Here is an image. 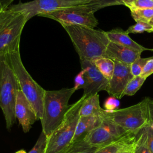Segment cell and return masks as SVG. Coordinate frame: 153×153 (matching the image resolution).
Segmentation results:
<instances>
[{"label":"cell","mask_w":153,"mask_h":153,"mask_svg":"<svg viewBox=\"0 0 153 153\" xmlns=\"http://www.w3.org/2000/svg\"><path fill=\"white\" fill-rule=\"evenodd\" d=\"M91 61L106 79L109 80L112 78L114 70V60L102 56L97 57Z\"/></svg>","instance_id":"d6986e66"},{"label":"cell","mask_w":153,"mask_h":153,"mask_svg":"<svg viewBox=\"0 0 153 153\" xmlns=\"http://www.w3.org/2000/svg\"><path fill=\"white\" fill-rule=\"evenodd\" d=\"M19 89L17 79L6 56L0 55V108L8 130L11 129L16 120L15 105Z\"/></svg>","instance_id":"277c9868"},{"label":"cell","mask_w":153,"mask_h":153,"mask_svg":"<svg viewBox=\"0 0 153 153\" xmlns=\"http://www.w3.org/2000/svg\"><path fill=\"white\" fill-rule=\"evenodd\" d=\"M102 119V114L100 115L80 117L76 125L72 143L80 139H82L88 132L99 126Z\"/></svg>","instance_id":"e0dca14e"},{"label":"cell","mask_w":153,"mask_h":153,"mask_svg":"<svg viewBox=\"0 0 153 153\" xmlns=\"http://www.w3.org/2000/svg\"><path fill=\"white\" fill-rule=\"evenodd\" d=\"M144 32H153V27L148 23L137 22L135 25L130 26L126 30L128 34L130 33H137Z\"/></svg>","instance_id":"4316f807"},{"label":"cell","mask_w":153,"mask_h":153,"mask_svg":"<svg viewBox=\"0 0 153 153\" xmlns=\"http://www.w3.org/2000/svg\"><path fill=\"white\" fill-rule=\"evenodd\" d=\"M106 34L111 42L132 48L140 53L145 50H152L151 49L145 48L141 45L136 42L129 36L126 31L123 30L121 28L118 27L106 32Z\"/></svg>","instance_id":"2e32d148"},{"label":"cell","mask_w":153,"mask_h":153,"mask_svg":"<svg viewBox=\"0 0 153 153\" xmlns=\"http://www.w3.org/2000/svg\"><path fill=\"white\" fill-rule=\"evenodd\" d=\"M131 153H133V151H132Z\"/></svg>","instance_id":"f35d334b"},{"label":"cell","mask_w":153,"mask_h":153,"mask_svg":"<svg viewBox=\"0 0 153 153\" xmlns=\"http://www.w3.org/2000/svg\"><path fill=\"white\" fill-rule=\"evenodd\" d=\"M131 15L133 19L137 22L148 23L153 17V9H137L131 10Z\"/></svg>","instance_id":"cb8c5ba5"},{"label":"cell","mask_w":153,"mask_h":153,"mask_svg":"<svg viewBox=\"0 0 153 153\" xmlns=\"http://www.w3.org/2000/svg\"><path fill=\"white\" fill-rule=\"evenodd\" d=\"M148 98V126L153 130V99Z\"/></svg>","instance_id":"4dcf8cb0"},{"label":"cell","mask_w":153,"mask_h":153,"mask_svg":"<svg viewBox=\"0 0 153 153\" xmlns=\"http://www.w3.org/2000/svg\"><path fill=\"white\" fill-rule=\"evenodd\" d=\"M15 153H26V151H24V150H19V151L16 152Z\"/></svg>","instance_id":"e575fe53"},{"label":"cell","mask_w":153,"mask_h":153,"mask_svg":"<svg viewBox=\"0 0 153 153\" xmlns=\"http://www.w3.org/2000/svg\"><path fill=\"white\" fill-rule=\"evenodd\" d=\"M123 4L130 10L137 9H153V0H122Z\"/></svg>","instance_id":"d4e9b609"},{"label":"cell","mask_w":153,"mask_h":153,"mask_svg":"<svg viewBox=\"0 0 153 153\" xmlns=\"http://www.w3.org/2000/svg\"><path fill=\"white\" fill-rule=\"evenodd\" d=\"M136 134L127 133L120 139L100 147L95 153H121L131 150L134 148Z\"/></svg>","instance_id":"9a60e30c"},{"label":"cell","mask_w":153,"mask_h":153,"mask_svg":"<svg viewBox=\"0 0 153 153\" xmlns=\"http://www.w3.org/2000/svg\"><path fill=\"white\" fill-rule=\"evenodd\" d=\"M119 105L120 102L117 98L113 96H110L106 99L104 103L105 110L107 111H112L118 109L117 108L119 106Z\"/></svg>","instance_id":"f1b7e54d"},{"label":"cell","mask_w":153,"mask_h":153,"mask_svg":"<svg viewBox=\"0 0 153 153\" xmlns=\"http://www.w3.org/2000/svg\"><path fill=\"white\" fill-rule=\"evenodd\" d=\"M114 62V70L112 78L109 80L106 91L111 96L121 99L127 84L134 76L131 72L130 66L116 60Z\"/></svg>","instance_id":"7c38bea8"},{"label":"cell","mask_w":153,"mask_h":153,"mask_svg":"<svg viewBox=\"0 0 153 153\" xmlns=\"http://www.w3.org/2000/svg\"><path fill=\"white\" fill-rule=\"evenodd\" d=\"M2 10V7H1V0H0V11H1Z\"/></svg>","instance_id":"74e56055"},{"label":"cell","mask_w":153,"mask_h":153,"mask_svg":"<svg viewBox=\"0 0 153 153\" xmlns=\"http://www.w3.org/2000/svg\"><path fill=\"white\" fill-rule=\"evenodd\" d=\"M68 34L79 60L91 61L103 57L110 42L106 32L84 26H62Z\"/></svg>","instance_id":"6da1fadb"},{"label":"cell","mask_w":153,"mask_h":153,"mask_svg":"<svg viewBox=\"0 0 153 153\" xmlns=\"http://www.w3.org/2000/svg\"><path fill=\"white\" fill-rule=\"evenodd\" d=\"M86 97L82 95L69 106L62 123L47 138L45 153H63L71 146L80 117V108Z\"/></svg>","instance_id":"5b68a950"},{"label":"cell","mask_w":153,"mask_h":153,"mask_svg":"<svg viewBox=\"0 0 153 153\" xmlns=\"http://www.w3.org/2000/svg\"><path fill=\"white\" fill-rule=\"evenodd\" d=\"M152 74H153V57H152L146 62L140 75L142 77L146 78Z\"/></svg>","instance_id":"f546056e"},{"label":"cell","mask_w":153,"mask_h":153,"mask_svg":"<svg viewBox=\"0 0 153 153\" xmlns=\"http://www.w3.org/2000/svg\"><path fill=\"white\" fill-rule=\"evenodd\" d=\"M133 153H151L148 146L147 134L145 127L136 134Z\"/></svg>","instance_id":"ffe728a7"},{"label":"cell","mask_w":153,"mask_h":153,"mask_svg":"<svg viewBox=\"0 0 153 153\" xmlns=\"http://www.w3.org/2000/svg\"><path fill=\"white\" fill-rule=\"evenodd\" d=\"M79 62L81 69L84 71L83 95L87 97L100 91H106L109 80L100 73L92 61L79 60Z\"/></svg>","instance_id":"8fae6325"},{"label":"cell","mask_w":153,"mask_h":153,"mask_svg":"<svg viewBox=\"0 0 153 153\" xmlns=\"http://www.w3.org/2000/svg\"><path fill=\"white\" fill-rule=\"evenodd\" d=\"M102 118L100 125L88 132L82 138L84 143L90 147L105 146L129 133L117 124L103 117Z\"/></svg>","instance_id":"30bf717a"},{"label":"cell","mask_w":153,"mask_h":153,"mask_svg":"<svg viewBox=\"0 0 153 153\" xmlns=\"http://www.w3.org/2000/svg\"><path fill=\"white\" fill-rule=\"evenodd\" d=\"M133 151V149H131V150H130V151H124V152H122L121 153H131L132 151Z\"/></svg>","instance_id":"8d00e7d4"},{"label":"cell","mask_w":153,"mask_h":153,"mask_svg":"<svg viewBox=\"0 0 153 153\" xmlns=\"http://www.w3.org/2000/svg\"><path fill=\"white\" fill-rule=\"evenodd\" d=\"M91 0H33L11 4L7 8L23 13L28 20L35 16L55 10L77 6H86Z\"/></svg>","instance_id":"ba28073f"},{"label":"cell","mask_w":153,"mask_h":153,"mask_svg":"<svg viewBox=\"0 0 153 153\" xmlns=\"http://www.w3.org/2000/svg\"><path fill=\"white\" fill-rule=\"evenodd\" d=\"M76 91L74 87L45 90L42 131L47 138L60 126L69 108L68 102Z\"/></svg>","instance_id":"7a4b0ae2"},{"label":"cell","mask_w":153,"mask_h":153,"mask_svg":"<svg viewBox=\"0 0 153 153\" xmlns=\"http://www.w3.org/2000/svg\"><path fill=\"white\" fill-rule=\"evenodd\" d=\"M146 78L141 76L140 75L134 76L127 84L124 92L123 97L125 95L133 96L140 88Z\"/></svg>","instance_id":"7402d4cb"},{"label":"cell","mask_w":153,"mask_h":153,"mask_svg":"<svg viewBox=\"0 0 153 153\" xmlns=\"http://www.w3.org/2000/svg\"><path fill=\"white\" fill-rule=\"evenodd\" d=\"M123 5L122 0H91L90 3L86 7L93 13L109 6Z\"/></svg>","instance_id":"603a6c76"},{"label":"cell","mask_w":153,"mask_h":153,"mask_svg":"<svg viewBox=\"0 0 153 153\" xmlns=\"http://www.w3.org/2000/svg\"><path fill=\"white\" fill-rule=\"evenodd\" d=\"M15 115L16 119L19 120V124L25 133H27L34 123L38 120L33 107L26 99L20 89L19 90L17 95Z\"/></svg>","instance_id":"4fadbf2b"},{"label":"cell","mask_w":153,"mask_h":153,"mask_svg":"<svg viewBox=\"0 0 153 153\" xmlns=\"http://www.w3.org/2000/svg\"><path fill=\"white\" fill-rule=\"evenodd\" d=\"M27 21L22 12L9 8L0 11V55L5 56L20 48L22 31Z\"/></svg>","instance_id":"8992f818"},{"label":"cell","mask_w":153,"mask_h":153,"mask_svg":"<svg viewBox=\"0 0 153 153\" xmlns=\"http://www.w3.org/2000/svg\"><path fill=\"white\" fill-rule=\"evenodd\" d=\"M102 115L126 131L137 134L142 129L148 126V98L127 108L112 111L104 109Z\"/></svg>","instance_id":"52a82bcc"},{"label":"cell","mask_w":153,"mask_h":153,"mask_svg":"<svg viewBox=\"0 0 153 153\" xmlns=\"http://www.w3.org/2000/svg\"><path fill=\"white\" fill-rule=\"evenodd\" d=\"M141 53L132 48L110 41L103 57L130 66L136 59L140 56Z\"/></svg>","instance_id":"5bb4252c"},{"label":"cell","mask_w":153,"mask_h":153,"mask_svg":"<svg viewBox=\"0 0 153 153\" xmlns=\"http://www.w3.org/2000/svg\"><path fill=\"white\" fill-rule=\"evenodd\" d=\"M47 144V137L42 131L36 143L28 153H45Z\"/></svg>","instance_id":"83f0119b"},{"label":"cell","mask_w":153,"mask_h":153,"mask_svg":"<svg viewBox=\"0 0 153 153\" xmlns=\"http://www.w3.org/2000/svg\"><path fill=\"white\" fill-rule=\"evenodd\" d=\"M99 102V96L97 94L86 97L80 108V117L100 115L103 112Z\"/></svg>","instance_id":"ac0fdd59"},{"label":"cell","mask_w":153,"mask_h":153,"mask_svg":"<svg viewBox=\"0 0 153 153\" xmlns=\"http://www.w3.org/2000/svg\"><path fill=\"white\" fill-rule=\"evenodd\" d=\"M147 134V143L149 150L153 153V130L149 127H145Z\"/></svg>","instance_id":"d6a6232c"},{"label":"cell","mask_w":153,"mask_h":153,"mask_svg":"<svg viewBox=\"0 0 153 153\" xmlns=\"http://www.w3.org/2000/svg\"><path fill=\"white\" fill-rule=\"evenodd\" d=\"M152 57L142 58L140 56L136 59L130 65V69L132 75L134 76L140 75L145 64Z\"/></svg>","instance_id":"484cf974"},{"label":"cell","mask_w":153,"mask_h":153,"mask_svg":"<svg viewBox=\"0 0 153 153\" xmlns=\"http://www.w3.org/2000/svg\"><path fill=\"white\" fill-rule=\"evenodd\" d=\"M14 0H1V4L2 9L7 8L10 5L12 4V2Z\"/></svg>","instance_id":"836d02e7"},{"label":"cell","mask_w":153,"mask_h":153,"mask_svg":"<svg viewBox=\"0 0 153 153\" xmlns=\"http://www.w3.org/2000/svg\"><path fill=\"white\" fill-rule=\"evenodd\" d=\"M100 147H90L87 146L82 139L72 143L63 153H95Z\"/></svg>","instance_id":"44dd1931"},{"label":"cell","mask_w":153,"mask_h":153,"mask_svg":"<svg viewBox=\"0 0 153 153\" xmlns=\"http://www.w3.org/2000/svg\"><path fill=\"white\" fill-rule=\"evenodd\" d=\"M38 16L54 20L62 26L79 25L94 28L98 25V20L94 13L86 6L62 8L42 14Z\"/></svg>","instance_id":"9c48e42d"},{"label":"cell","mask_w":153,"mask_h":153,"mask_svg":"<svg viewBox=\"0 0 153 153\" xmlns=\"http://www.w3.org/2000/svg\"><path fill=\"white\" fill-rule=\"evenodd\" d=\"M149 24L153 27V17L152 18V19L150 20V22H149Z\"/></svg>","instance_id":"d590c367"},{"label":"cell","mask_w":153,"mask_h":153,"mask_svg":"<svg viewBox=\"0 0 153 153\" xmlns=\"http://www.w3.org/2000/svg\"><path fill=\"white\" fill-rule=\"evenodd\" d=\"M84 70L81 71L77 74L74 79V88L76 90L81 89L82 88V86L84 84Z\"/></svg>","instance_id":"1f68e13d"},{"label":"cell","mask_w":153,"mask_h":153,"mask_svg":"<svg viewBox=\"0 0 153 153\" xmlns=\"http://www.w3.org/2000/svg\"><path fill=\"white\" fill-rule=\"evenodd\" d=\"M17 79L19 88L33 107L38 120L43 115L45 90L31 76L22 62L20 48L5 55Z\"/></svg>","instance_id":"3957f363"}]
</instances>
